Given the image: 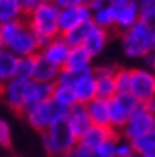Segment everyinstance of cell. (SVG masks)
Here are the masks:
<instances>
[{
	"instance_id": "obj_1",
	"label": "cell",
	"mask_w": 155,
	"mask_h": 157,
	"mask_svg": "<svg viewBox=\"0 0 155 157\" xmlns=\"http://www.w3.org/2000/svg\"><path fill=\"white\" fill-rule=\"evenodd\" d=\"M59 13H60V8L56 3H52L51 0L38 5L32 11L27 13L25 22L29 24V27L40 38L41 48L51 38L60 35V32H59Z\"/></svg>"
},
{
	"instance_id": "obj_2",
	"label": "cell",
	"mask_w": 155,
	"mask_h": 157,
	"mask_svg": "<svg viewBox=\"0 0 155 157\" xmlns=\"http://www.w3.org/2000/svg\"><path fill=\"white\" fill-rule=\"evenodd\" d=\"M153 33L155 30L141 19L127 29L122 33V48L125 56L130 59H144L150 54L153 49Z\"/></svg>"
},
{
	"instance_id": "obj_3",
	"label": "cell",
	"mask_w": 155,
	"mask_h": 157,
	"mask_svg": "<svg viewBox=\"0 0 155 157\" xmlns=\"http://www.w3.org/2000/svg\"><path fill=\"white\" fill-rule=\"evenodd\" d=\"M56 82L71 86L75 89L78 103L87 105L89 101L97 98V76H95L94 68H87V70H81V71L62 68Z\"/></svg>"
},
{
	"instance_id": "obj_4",
	"label": "cell",
	"mask_w": 155,
	"mask_h": 157,
	"mask_svg": "<svg viewBox=\"0 0 155 157\" xmlns=\"http://www.w3.org/2000/svg\"><path fill=\"white\" fill-rule=\"evenodd\" d=\"M68 114V108L62 106L60 103H57L54 98H49L46 101L35 105L32 108H29L27 111H24V116L35 130L38 132H44L49 127H52L54 124H57L60 121H65V117Z\"/></svg>"
},
{
	"instance_id": "obj_5",
	"label": "cell",
	"mask_w": 155,
	"mask_h": 157,
	"mask_svg": "<svg viewBox=\"0 0 155 157\" xmlns=\"http://www.w3.org/2000/svg\"><path fill=\"white\" fill-rule=\"evenodd\" d=\"M41 143H43L44 151L49 155H60L62 157L68 151H71L79 143V140L73 133V130L67 124V121H60L57 124H54L52 127H49L48 130L43 132Z\"/></svg>"
},
{
	"instance_id": "obj_6",
	"label": "cell",
	"mask_w": 155,
	"mask_h": 157,
	"mask_svg": "<svg viewBox=\"0 0 155 157\" xmlns=\"http://www.w3.org/2000/svg\"><path fill=\"white\" fill-rule=\"evenodd\" d=\"M108 103H109V116H111V127L114 130H122L124 125L131 117V114L142 105L130 92L116 94L113 98L108 100Z\"/></svg>"
},
{
	"instance_id": "obj_7",
	"label": "cell",
	"mask_w": 155,
	"mask_h": 157,
	"mask_svg": "<svg viewBox=\"0 0 155 157\" xmlns=\"http://www.w3.org/2000/svg\"><path fill=\"white\" fill-rule=\"evenodd\" d=\"M10 52H13L17 57H29V56H38L41 51V43L36 33L29 27V24L24 22V25L19 29L13 40L6 44Z\"/></svg>"
},
{
	"instance_id": "obj_8",
	"label": "cell",
	"mask_w": 155,
	"mask_h": 157,
	"mask_svg": "<svg viewBox=\"0 0 155 157\" xmlns=\"http://www.w3.org/2000/svg\"><path fill=\"white\" fill-rule=\"evenodd\" d=\"M130 94L139 101L147 103L155 97V71L150 68H133Z\"/></svg>"
},
{
	"instance_id": "obj_9",
	"label": "cell",
	"mask_w": 155,
	"mask_h": 157,
	"mask_svg": "<svg viewBox=\"0 0 155 157\" xmlns=\"http://www.w3.org/2000/svg\"><path fill=\"white\" fill-rule=\"evenodd\" d=\"M155 128V114H152L150 111L146 109L144 105H141L136 111L131 114V117L128 119V122H127L122 128V136L125 140H136L138 136L147 133L149 130Z\"/></svg>"
},
{
	"instance_id": "obj_10",
	"label": "cell",
	"mask_w": 155,
	"mask_h": 157,
	"mask_svg": "<svg viewBox=\"0 0 155 157\" xmlns=\"http://www.w3.org/2000/svg\"><path fill=\"white\" fill-rule=\"evenodd\" d=\"M92 8L87 5H78L70 8H60L59 13V32L60 35H65L71 29L84 24L87 21H92Z\"/></svg>"
},
{
	"instance_id": "obj_11",
	"label": "cell",
	"mask_w": 155,
	"mask_h": 157,
	"mask_svg": "<svg viewBox=\"0 0 155 157\" xmlns=\"http://www.w3.org/2000/svg\"><path fill=\"white\" fill-rule=\"evenodd\" d=\"M30 81H24L19 78H13L11 81L2 84V97L3 101L14 111L24 113L25 108V97H27V87Z\"/></svg>"
},
{
	"instance_id": "obj_12",
	"label": "cell",
	"mask_w": 155,
	"mask_h": 157,
	"mask_svg": "<svg viewBox=\"0 0 155 157\" xmlns=\"http://www.w3.org/2000/svg\"><path fill=\"white\" fill-rule=\"evenodd\" d=\"M70 52H71V46L68 44V41L62 35H57L54 38H51L46 44H43L40 56L49 60L52 65H56L59 68H65Z\"/></svg>"
},
{
	"instance_id": "obj_13",
	"label": "cell",
	"mask_w": 155,
	"mask_h": 157,
	"mask_svg": "<svg viewBox=\"0 0 155 157\" xmlns=\"http://www.w3.org/2000/svg\"><path fill=\"white\" fill-rule=\"evenodd\" d=\"M65 121L70 125V128L73 130V133L78 136V140L94 125L92 121H90L89 113H87V108L83 103H78L75 106H71L68 109V114L65 117Z\"/></svg>"
},
{
	"instance_id": "obj_14",
	"label": "cell",
	"mask_w": 155,
	"mask_h": 157,
	"mask_svg": "<svg viewBox=\"0 0 155 157\" xmlns=\"http://www.w3.org/2000/svg\"><path fill=\"white\" fill-rule=\"evenodd\" d=\"M97 76V97L109 100L117 94L116 87V68L114 67H100L95 70Z\"/></svg>"
},
{
	"instance_id": "obj_15",
	"label": "cell",
	"mask_w": 155,
	"mask_h": 157,
	"mask_svg": "<svg viewBox=\"0 0 155 157\" xmlns=\"http://www.w3.org/2000/svg\"><path fill=\"white\" fill-rule=\"evenodd\" d=\"M52 92H54V84L52 82H41V81H35L32 79L27 87V97H25V108L24 111H27L29 108L46 101L52 98Z\"/></svg>"
},
{
	"instance_id": "obj_16",
	"label": "cell",
	"mask_w": 155,
	"mask_h": 157,
	"mask_svg": "<svg viewBox=\"0 0 155 157\" xmlns=\"http://www.w3.org/2000/svg\"><path fill=\"white\" fill-rule=\"evenodd\" d=\"M116 136V130L113 127H101V125H92L89 130L79 138V144H83L90 149H95L100 144L106 143L108 140H113Z\"/></svg>"
},
{
	"instance_id": "obj_17",
	"label": "cell",
	"mask_w": 155,
	"mask_h": 157,
	"mask_svg": "<svg viewBox=\"0 0 155 157\" xmlns=\"http://www.w3.org/2000/svg\"><path fill=\"white\" fill-rule=\"evenodd\" d=\"M87 113L90 116V121L94 125H101V127H111V116H109V103L105 98H94L86 105Z\"/></svg>"
},
{
	"instance_id": "obj_18",
	"label": "cell",
	"mask_w": 155,
	"mask_h": 157,
	"mask_svg": "<svg viewBox=\"0 0 155 157\" xmlns=\"http://www.w3.org/2000/svg\"><path fill=\"white\" fill-rule=\"evenodd\" d=\"M108 41H109V30L103 29V27H98L95 24L92 27V30L89 32V35H87V38H86L83 46L90 52V56L95 57L106 48Z\"/></svg>"
},
{
	"instance_id": "obj_19",
	"label": "cell",
	"mask_w": 155,
	"mask_h": 157,
	"mask_svg": "<svg viewBox=\"0 0 155 157\" xmlns=\"http://www.w3.org/2000/svg\"><path fill=\"white\" fill-rule=\"evenodd\" d=\"M141 19L139 17V10H138V3H128V5H122L117 6V13H116V27L122 32L127 29H130L131 25H135Z\"/></svg>"
},
{
	"instance_id": "obj_20",
	"label": "cell",
	"mask_w": 155,
	"mask_h": 157,
	"mask_svg": "<svg viewBox=\"0 0 155 157\" xmlns=\"http://www.w3.org/2000/svg\"><path fill=\"white\" fill-rule=\"evenodd\" d=\"M92 21L103 29H114L116 27V13H117V6L113 3H101L100 6H97L95 10H92Z\"/></svg>"
},
{
	"instance_id": "obj_21",
	"label": "cell",
	"mask_w": 155,
	"mask_h": 157,
	"mask_svg": "<svg viewBox=\"0 0 155 157\" xmlns=\"http://www.w3.org/2000/svg\"><path fill=\"white\" fill-rule=\"evenodd\" d=\"M62 68L52 65L49 60H46L43 56H36V67H35V75L33 79L35 81H41V82H56L59 78V73Z\"/></svg>"
},
{
	"instance_id": "obj_22",
	"label": "cell",
	"mask_w": 155,
	"mask_h": 157,
	"mask_svg": "<svg viewBox=\"0 0 155 157\" xmlns=\"http://www.w3.org/2000/svg\"><path fill=\"white\" fill-rule=\"evenodd\" d=\"M92 59L94 57L90 56V52L84 48V46H75V48H71V52H70V56H68L65 68L75 70V71L92 68V67H90Z\"/></svg>"
},
{
	"instance_id": "obj_23",
	"label": "cell",
	"mask_w": 155,
	"mask_h": 157,
	"mask_svg": "<svg viewBox=\"0 0 155 157\" xmlns=\"http://www.w3.org/2000/svg\"><path fill=\"white\" fill-rule=\"evenodd\" d=\"M17 60H19V57L8 49H3L0 52V84H5V82L16 78Z\"/></svg>"
},
{
	"instance_id": "obj_24",
	"label": "cell",
	"mask_w": 155,
	"mask_h": 157,
	"mask_svg": "<svg viewBox=\"0 0 155 157\" xmlns=\"http://www.w3.org/2000/svg\"><path fill=\"white\" fill-rule=\"evenodd\" d=\"M24 13L19 0H0V24L21 19Z\"/></svg>"
},
{
	"instance_id": "obj_25",
	"label": "cell",
	"mask_w": 155,
	"mask_h": 157,
	"mask_svg": "<svg viewBox=\"0 0 155 157\" xmlns=\"http://www.w3.org/2000/svg\"><path fill=\"white\" fill-rule=\"evenodd\" d=\"M52 98L60 103L62 106L65 108H71L78 105V97H76V92L71 86L67 84H59V82H54V92H52Z\"/></svg>"
},
{
	"instance_id": "obj_26",
	"label": "cell",
	"mask_w": 155,
	"mask_h": 157,
	"mask_svg": "<svg viewBox=\"0 0 155 157\" xmlns=\"http://www.w3.org/2000/svg\"><path fill=\"white\" fill-rule=\"evenodd\" d=\"M94 25H95L94 21H87L84 24L75 27V29H71L70 32H67L65 35H62V36L68 41V44L71 46V48H75V46H83L86 38H87V35H89V32L92 30Z\"/></svg>"
},
{
	"instance_id": "obj_27",
	"label": "cell",
	"mask_w": 155,
	"mask_h": 157,
	"mask_svg": "<svg viewBox=\"0 0 155 157\" xmlns=\"http://www.w3.org/2000/svg\"><path fill=\"white\" fill-rule=\"evenodd\" d=\"M35 67H36V56L19 57V60H17L16 78L24 79V81H32L33 75H35Z\"/></svg>"
},
{
	"instance_id": "obj_28",
	"label": "cell",
	"mask_w": 155,
	"mask_h": 157,
	"mask_svg": "<svg viewBox=\"0 0 155 157\" xmlns=\"http://www.w3.org/2000/svg\"><path fill=\"white\" fill-rule=\"evenodd\" d=\"M136 155H142L146 152H149L152 149H155V128L149 130L147 133H144L141 136H138L136 140L131 141Z\"/></svg>"
},
{
	"instance_id": "obj_29",
	"label": "cell",
	"mask_w": 155,
	"mask_h": 157,
	"mask_svg": "<svg viewBox=\"0 0 155 157\" xmlns=\"http://www.w3.org/2000/svg\"><path fill=\"white\" fill-rule=\"evenodd\" d=\"M24 22H25V21L17 19V21L0 24V41H2V44L5 46V48H6V44L13 40V36L19 32V29L24 25Z\"/></svg>"
},
{
	"instance_id": "obj_30",
	"label": "cell",
	"mask_w": 155,
	"mask_h": 157,
	"mask_svg": "<svg viewBox=\"0 0 155 157\" xmlns=\"http://www.w3.org/2000/svg\"><path fill=\"white\" fill-rule=\"evenodd\" d=\"M138 10H139L141 21L147 22L155 30V0H139Z\"/></svg>"
},
{
	"instance_id": "obj_31",
	"label": "cell",
	"mask_w": 155,
	"mask_h": 157,
	"mask_svg": "<svg viewBox=\"0 0 155 157\" xmlns=\"http://www.w3.org/2000/svg\"><path fill=\"white\" fill-rule=\"evenodd\" d=\"M131 86V70L128 68H116V87L117 94L130 92Z\"/></svg>"
},
{
	"instance_id": "obj_32",
	"label": "cell",
	"mask_w": 155,
	"mask_h": 157,
	"mask_svg": "<svg viewBox=\"0 0 155 157\" xmlns=\"http://www.w3.org/2000/svg\"><path fill=\"white\" fill-rule=\"evenodd\" d=\"M136 155L135 152V147H133V143L130 140H117V144H116V157H133Z\"/></svg>"
},
{
	"instance_id": "obj_33",
	"label": "cell",
	"mask_w": 155,
	"mask_h": 157,
	"mask_svg": "<svg viewBox=\"0 0 155 157\" xmlns=\"http://www.w3.org/2000/svg\"><path fill=\"white\" fill-rule=\"evenodd\" d=\"M62 157H100V155L95 152V149H90V147H86V146L78 143L71 151H68Z\"/></svg>"
},
{
	"instance_id": "obj_34",
	"label": "cell",
	"mask_w": 155,
	"mask_h": 157,
	"mask_svg": "<svg viewBox=\"0 0 155 157\" xmlns=\"http://www.w3.org/2000/svg\"><path fill=\"white\" fill-rule=\"evenodd\" d=\"M11 144V128L5 119H0V146L8 147Z\"/></svg>"
},
{
	"instance_id": "obj_35",
	"label": "cell",
	"mask_w": 155,
	"mask_h": 157,
	"mask_svg": "<svg viewBox=\"0 0 155 157\" xmlns=\"http://www.w3.org/2000/svg\"><path fill=\"white\" fill-rule=\"evenodd\" d=\"M56 3L59 8H70V6H78V5H87L89 0H51Z\"/></svg>"
},
{
	"instance_id": "obj_36",
	"label": "cell",
	"mask_w": 155,
	"mask_h": 157,
	"mask_svg": "<svg viewBox=\"0 0 155 157\" xmlns=\"http://www.w3.org/2000/svg\"><path fill=\"white\" fill-rule=\"evenodd\" d=\"M19 2H21V5L24 8V11L29 13V11L33 10V8H36L38 5H41L44 2H49V0H19Z\"/></svg>"
},
{
	"instance_id": "obj_37",
	"label": "cell",
	"mask_w": 155,
	"mask_h": 157,
	"mask_svg": "<svg viewBox=\"0 0 155 157\" xmlns=\"http://www.w3.org/2000/svg\"><path fill=\"white\" fill-rule=\"evenodd\" d=\"M144 62H146V68H150V70H153L155 71V54L153 52H150V54H147V56L144 57Z\"/></svg>"
},
{
	"instance_id": "obj_38",
	"label": "cell",
	"mask_w": 155,
	"mask_h": 157,
	"mask_svg": "<svg viewBox=\"0 0 155 157\" xmlns=\"http://www.w3.org/2000/svg\"><path fill=\"white\" fill-rule=\"evenodd\" d=\"M139 0H109V3H113L116 6H122V5H128V3H138Z\"/></svg>"
},
{
	"instance_id": "obj_39",
	"label": "cell",
	"mask_w": 155,
	"mask_h": 157,
	"mask_svg": "<svg viewBox=\"0 0 155 157\" xmlns=\"http://www.w3.org/2000/svg\"><path fill=\"white\" fill-rule=\"evenodd\" d=\"M144 106H146V109H147V111H150L152 114H155V97L150 98L147 103H144Z\"/></svg>"
},
{
	"instance_id": "obj_40",
	"label": "cell",
	"mask_w": 155,
	"mask_h": 157,
	"mask_svg": "<svg viewBox=\"0 0 155 157\" xmlns=\"http://www.w3.org/2000/svg\"><path fill=\"white\" fill-rule=\"evenodd\" d=\"M139 157H155V149H152V151H149V152H146V154H142V155H139Z\"/></svg>"
},
{
	"instance_id": "obj_41",
	"label": "cell",
	"mask_w": 155,
	"mask_h": 157,
	"mask_svg": "<svg viewBox=\"0 0 155 157\" xmlns=\"http://www.w3.org/2000/svg\"><path fill=\"white\" fill-rule=\"evenodd\" d=\"M152 52L155 54V33H153V49H152Z\"/></svg>"
},
{
	"instance_id": "obj_42",
	"label": "cell",
	"mask_w": 155,
	"mask_h": 157,
	"mask_svg": "<svg viewBox=\"0 0 155 157\" xmlns=\"http://www.w3.org/2000/svg\"><path fill=\"white\" fill-rule=\"evenodd\" d=\"M3 49H5V46H3V44H2V41H0V52H2V51H3Z\"/></svg>"
},
{
	"instance_id": "obj_43",
	"label": "cell",
	"mask_w": 155,
	"mask_h": 157,
	"mask_svg": "<svg viewBox=\"0 0 155 157\" xmlns=\"http://www.w3.org/2000/svg\"><path fill=\"white\" fill-rule=\"evenodd\" d=\"M90 2V0H89ZM97 2H101V3H106V2H109V0H97Z\"/></svg>"
},
{
	"instance_id": "obj_44",
	"label": "cell",
	"mask_w": 155,
	"mask_h": 157,
	"mask_svg": "<svg viewBox=\"0 0 155 157\" xmlns=\"http://www.w3.org/2000/svg\"><path fill=\"white\" fill-rule=\"evenodd\" d=\"M135 157H139V155H135Z\"/></svg>"
},
{
	"instance_id": "obj_45",
	"label": "cell",
	"mask_w": 155,
	"mask_h": 157,
	"mask_svg": "<svg viewBox=\"0 0 155 157\" xmlns=\"http://www.w3.org/2000/svg\"><path fill=\"white\" fill-rule=\"evenodd\" d=\"M133 157H135V155H133Z\"/></svg>"
}]
</instances>
